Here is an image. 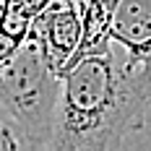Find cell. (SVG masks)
I'll list each match as a JSON object with an SVG mask.
<instances>
[{"instance_id": "cell-4", "label": "cell", "mask_w": 151, "mask_h": 151, "mask_svg": "<svg viewBox=\"0 0 151 151\" xmlns=\"http://www.w3.org/2000/svg\"><path fill=\"white\" fill-rule=\"evenodd\" d=\"M31 29L39 34L47 60L55 68V73L63 76L68 63L78 52L81 37H83L81 5L73 0H50V5L34 18Z\"/></svg>"}, {"instance_id": "cell-6", "label": "cell", "mask_w": 151, "mask_h": 151, "mask_svg": "<svg viewBox=\"0 0 151 151\" xmlns=\"http://www.w3.org/2000/svg\"><path fill=\"white\" fill-rule=\"evenodd\" d=\"M21 42H24L21 37H16V34H11V31H5L3 26H0V63L8 60L16 50H18V45H21Z\"/></svg>"}, {"instance_id": "cell-1", "label": "cell", "mask_w": 151, "mask_h": 151, "mask_svg": "<svg viewBox=\"0 0 151 151\" xmlns=\"http://www.w3.org/2000/svg\"><path fill=\"white\" fill-rule=\"evenodd\" d=\"M146 122L149 115L112 42L81 55L63 70L50 151L117 149L128 133L141 130Z\"/></svg>"}, {"instance_id": "cell-5", "label": "cell", "mask_w": 151, "mask_h": 151, "mask_svg": "<svg viewBox=\"0 0 151 151\" xmlns=\"http://www.w3.org/2000/svg\"><path fill=\"white\" fill-rule=\"evenodd\" d=\"M0 151H34L31 138L3 102H0Z\"/></svg>"}, {"instance_id": "cell-3", "label": "cell", "mask_w": 151, "mask_h": 151, "mask_svg": "<svg viewBox=\"0 0 151 151\" xmlns=\"http://www.w3.org/2000/svg\"><path fill=\"white\" fill-rule=\"evenodd\" d=\"M109 34L151 120V0H115Z\"/></svg>"}, {"instance_id": "cell-2", "label": "cell", "mask_w": 151, "mask_h": 151, "mask_svg": "<svg viewBox=\"0 0 151 151\" xmlns=\"http://www.w3.org/2000/svg\"><path fill=\"white\" fill-rule=\"evenodd\" d=\"M60 76L47 60L39 34L29 29L13 55L0 63V102L21 122L34 151L50 149Z\"/></svg>"}]
</instances>
